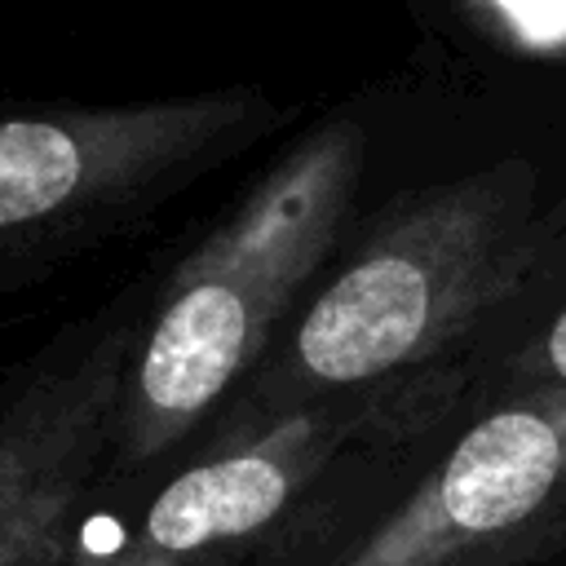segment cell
I'll return each mask as SVG.
<instances>
[{
  "label": "cell",
  "instance_id": "3957f363",
  "mask_svg": "<svg viewBox=\"0 0 566 566\" xmlns=\"http://www.w3.org/2000/svg\"><path fill=\"white\" fill-rule=\"evenodd\" d=\"M469 389L473 363L460 354L274 420L199 429L128 513H84L71 566H248L332 482L424 447L464 411Z\"/></svg>",
  "mask_w": 566,
  "mask_h": 566
},
{
  "label": "cell",
  "instance_id": "8992f818",
  "mask_svg": "<svg viewBox=\"0 0 566 566\" xmlns=\"http://www.w3.org/2000/svg\"><path fill=\"white\" fill-rule=\"evenodd\" d=\"M146 296H119L0 380V566H71L106 478Z\"/></svg>",
  "mask_w": 566,
  "mask_h": 566
},
{
  "label": "cell",
  "instance_id": "7a4b0ae2",
  "mask_svg": "<svg viewBox=\"0 0 566 566\" xmlns=\"http://www.w3.org/2000/svg\"><path fill=\"white\" fill-rule=\"evenodd\" d=\"M363 159L358 119L310 128L146 292L102 486L177 455L265 358L349 221Z\"/></svg>",
  "mask_w": 566,
  "mask_h": 566
},
{
  "label": "cell",
  "instance_id": "277c9868",
  "mask_svg": "<svg viewBox=\"0 0 566 566\" xmlns=\"http://www.w3.org/2000/svg\"><path fill=\"white\" fill-rule=\"evenodd\" d=\"M274 124L279 106L248 84L128 106L0 111V292L142 226Z\"/></svg>",
  "mask_w": 566,
  "mask_h": 566
},
{
  "label": "cell",
  "instance_id": "6da1fadb",
  "mask_svg": "<svg viewBox=\"0 0 566 566\" xmlns=\"http://www.w3.org/2000/svg\"><path fill=\"white\" fill-rule=\"evenodd\" d=\"M562 234L535 212L531 172L513 164L394 203L203 429L274 420L460 358V345L544 270Z\"/></svg>",
  "mask_w": 566,
  "mask_h": 566
},
{
  "label": "cell",
  "instance_id": "52a82bcc",
  "mask_svg": "<svg viewBox=\"0 0 566 566\" xmlns=\"http://www.w3.org/2000/svg\"><path fill=\"white\" fill-rule=\"evenodd\" d=\"M504 394H531V389H566V305L535 332L531 345H522L500 367Z\"/></svg>",
  "mask_w": 566,
  "mask_h": 566
},
{
  "label": "cell",
  "instance_id": "5b68a950",
  "mask_svg": "<svg viewBox=\"0 0 566 566\" xmlns=\"http://www.w3.org/2000/svg\"><path fill=\"white\" fill-rule=\"evenodd\" d=\"M566 548V389L473 416L327 566H531Z\"/></svg>",
  "mask_w": 566,
  "mask_h": 566
}]
</instances>
